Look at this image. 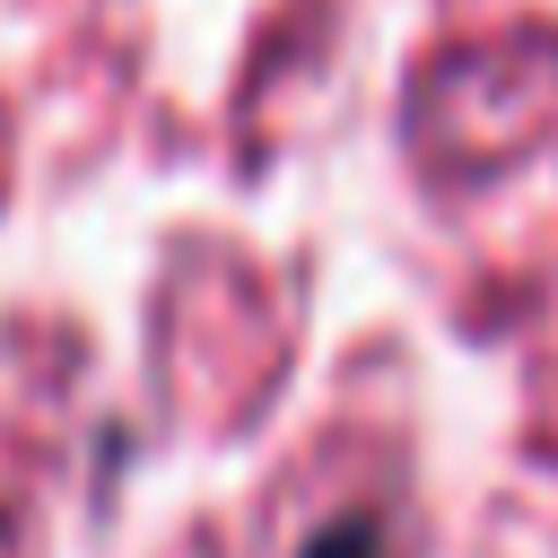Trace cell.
<instances>
[{
	"mask_svg": "<svg viewBox=\"0 0 558 558\" xmlns=\"http://www.w3.org/2000/svg\"><path fill=\"white\" fill-rule=\"evenodd\" d=\"M305 558H375V523H366V514H349V523L314 532V549H305Z\"/></svg>",
	"mask_w": 558,
	"mask_h": 558,
	"instance_id": "1",
	"label": "cell"
}]
</instances>
